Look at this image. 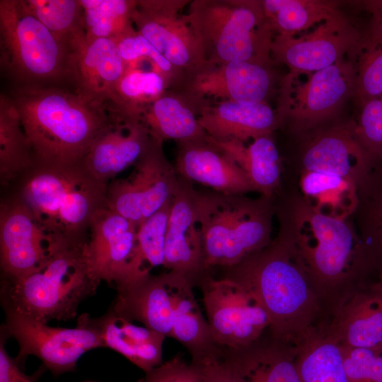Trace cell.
Segmentation results:
<instances>
[{
  "instance_id": "obj_1",
  "label": "cell",
  "mask_w": 382,
  "mask_h": 382,
  "mask_svg": "<svg viewBox=\"0 0 382 382\" xmlns=\"http://www.w3.org/2000/svg\"><path fill=\"white\" fill-rule=\"evenodd\" d=\"M274 201L277 236L296 254L327 316L345 293L376 278L351 219L318 212L298 190L281 194Z\"/></svg>"
},
{
  "instance_id": "obj_2",
  "label": "cell",
  "mask_w": 382,
  "mask_h": 382,
  "mask_svg": "<svg viewBox=\"0 0 382 382\" xmlns=\"http://www.w3.org/2000/svg\"><path fill=\"white\" fill-rule=\"evenodd\" d=\"M8 96L37 164L81 163L115 110L54 85L16 86Z\"/></svg>"
},
{
  "instance_id": "obj_3",
  "label": "cell",
  "mask_w": 382,
  "mask_h": 382,
  "mask_svg": "<svg viewBox=\"0 0 382 382\" xmlns=\"http://www.w3.org/2000/svg\"><path fill=\"white\" fill-rule=\"evenodd\" d=\"M224 278L250 291L270 318V334L294 343L327 318L322 299L291 248L277 236L263 249L226 268Z\"/></svg>"
},
{
  "instance_id": "obj_4",
  "label": "cell",
  "mask_w": 382,
  "mask_h": 382,
  "mask_svg": "<svg viewBox=\"0 0 382 382\" xmlns=\"http://www.w3.org/2000/svg\"><path fill=\"white\" fill-rule=\"evenodd\" d=\"M50 235L44 265L21 280H4L1 289L4 308L44 323L74 318L82 301L93 296L99 285L87 267L84 255L86 239Z\"/></svg>"
},
{
  "instance_id": "obj_5",
  "label": "cell",
  "mask_w": 382,
  "mask_h": 382,
  "mask_svg": "<svg viewBox=\"0 0 382 382\" xmlns=\"http://www.w3.org/2000/svg\"><path fill=\"white\" fill-rule=\"evenodd\" d=\"M21 177L18 196L50 234L83 240L95 214L107 207L108 183L93 177L82 162L35 163Z\"/></svg>"
},
{
  "instance_id": "obj_6",
  "label": "cell",
  "mask_w": 382,
  "mask_h": 382,
  "mask_svg": "<svg viewBox=\"0 0 382 382\" xmlns=\"http://www.w3.org/2000/svg\"><path fill=\"white\" fill-rule=\"evenodd\" d=\"M274 199L196 190L195 209L207 270L233 267L272 242Z\"/></svg>"
},
{
  "instance_id": "obj_7",
  "label": "cell",
  "mask_w": 382,
  "mask_h": 382,
  "mask_svg": "<svg viewBox=\"0 0 382 382\" xmlns=\"http://www.w3.org/2000/svg\"><path fill=\"white\" fill-rule=\"evenodd\" d=\"M183 16L198 40L206 64H273L274 34L262 1L194 0Z\"/></svg>"
},
{
  "instance_id": "obj_8",
  "label": "cell",
  "mask_w": 382,
  "mask_h": 382,
  "mask_svg": "<svg viewBox=\"0 0 382 382\" xmlns=\"http://www.w3.org/2000/svg\"><path fill=\"white\" fill-rule=\"evenodd\" d=\"M0 62L16 86L54 85L67 78L64 45L20 0L0 1Z\"/></svg>"
},
{
  "instance_id": "obj_9",
  "label": "cell",
  "mask_w": 382,
  "mask_h": 382,
  "mask_svg": "<svg viewBox=\"0 0 382 382\" xmlns=\"http://www.w3.org/2000/svg\"><path fill=\"white\" fill-rule=\"evenodd\" d=\"M358 50L319 71H289L279 92L281 125L286 122L292 132L305 134L333 119L354 97Z\"/></svg>"
},
{
  "instance_id": "obj_10",
  "label": "cell",
  "mask_w": 382,
  "mask_h": 382,
  "mask_svg": "<svg viewBox=\"0 0 382 382\" xmlns=\"http://www.w3.org/2000/svg\"><path fill=\"white\" fill-rule=\"evenodd\" d=\"M3 325L14 338L19 350L16 361L20 364L28 356L40 359L54 375L74 370L79 359L86 352L104 347L98 318L81 315L74 328L52 327L16 311L4 308Z\"/></svg>"
},
{
  "instance_id": "obj_11",
  "label": "cell",
  "mask_w": 382,
  "mask_h": 382,
  "mask_svg": "<svg viewBox=\"0 0 382 382\" xmlns=\"http://www.w3.org/2000/svg\"><path fill=\"white\" fill-rule=\"evenodd\" d=\"M163 142L151 136L131 174L108 185L107 207L137 228L172 200L178 192L179 175L165 156Z\"/></svg>"
},
{
  "instance_id": "obj_12",
  "label": "cell",
  "mask_w": 382,
  "mask_h": 382,
  "mask_svg": "<svg viewBox=\"0 0 382 382\" xmlns=\"http://www.w3.org/2000/svg\"><path fill=\"white\" fill-rule=\"evenodd\" d=\"M201 284L207 323L217 346L243 348L268 330V315L257 297L245 286L224 277H205Z\"/></svg>"
},
{
  "instance_id": "obj_13",
  "label": "cell",
  "mask_w": 382,
  "mask_h": 382,
  "mask_svg": "<svg viewBox=\"0 0 382 382\" xmlns=\"http://www.w3.org/2000/svg\"><path fill=\"white\" fill-rule=\"evenodd\" d=\"M368 26L361 30L341 11L311 30L294 35H274L272 60L286 65L291 71L313 72L325 69L357 51Z\"/></svg>"
},
{
  "instance_id": "obj_14",
  "label": "cell",
  "mask_w": 382,
  "mask_h": 382,
  "mask_svg": "<svg viewBox=\"0 0 382 382\" xmlns=\"http://www.w3.org/2000/svg\"><path fill=\"white\" fill-rule=\"evenodd\" d=\"M84 244L88 272L100 284L116 288L141 278L137 257V226L107 207L91 219Z\"/></svg>"
},
{
  "instance_id": "obj_15",
  "label": "cell",
  "mask_w": 382,
  "mask_h": 382,
  "mask_svg": "<svg viewBox=\"0 0 382 382\" xmlns=\"http://www.w3.org/2000/svg\"><path fill=\"white\" fill-rule=\"evenodd\" d=\"M185 0H137L131 18L134 28L185 74L204 64L198 40L185 21Z\"/></svg>"
},
{
  "instance_id": "obj_16",
  "label": "cell",
  "mask_w": 382,
  "mask_h": 382,
  "mask_svg": "<svg viewBox=\"0 0 382 382\" xmlns=\"http://www.w3.org/2000/svg\"><path fill=\"white\" fill-rule=\"evenodd\" d=\"M270 66L249 62L204 64L185 74L181 86L175 90L198 103L207 98L249 104L267 103L274 84Z\"/></svg>"
},
{
  "instance_id": "obj_17",
  "label": "cell",
  "mask_w": 382,
  "mask_h": 382,
  "mask_svg": "<svg viewBox=\"0 0 382 382\" xmlns=\"http://www.w3.org/2000/svg\"><path fill=\"white\" fill-rule=\"evenodd\" d=\"M50 239L19 196L2 202L0 261L4 280L18 281L38 271L47 260Z\"/></svg>"
},
{
  "instance_id": "obj_18",
  "label": "cell",
  "mask_w": 382,
  "mask_h": 382,
  "mask_svg": "<svg viewBox=\"0 0 382 382\" xmlns=\"http://www.w3.org/2000/svg\"><path fill=\"white\" fill-rule=\"evenodd\" d=\"M64 46L67 78L74 89L108 108H115V88L127 68L115 41L90 40L83 33Z\"/></svg>"
},
{
  "instance_id": "obj_19",
  "label": "cell",
  "mask_w": 382,
  "mask_h": 382,
  "mask_svg": "<svg viewBox=\"0 0 382 382\" xmlns=\"http://www.w3.org/2000/svg\"><path fill=\"white\" fill-rule=\"evenodd\" d=\"M325 326L342 346L382 350V281L374 278L345 293Z\"/></svg>"
},
{
  "instance_id": "obj_20",
  "label": "cell",
  "mask_w": 382,
  "mask_h": 382,
  "mask_svg": "<svg viewBox=\"0 0 382 382\" xmlns=\"http://www.w3.org/2000/svg\"><path fill=\"white\" fill-rule=\"evenodd\" d=\"M310 132L301 151V172L336 175L358 185L375 163L357 139L354 120Z\"/></svg>"
},
{
  "instance_id": "obj_21",
  "label": "cell",
  "mask_w": 382,
  "mask_h": 382,
  "mask_svg": "<svg viewBox=\"0 0 382 382\" xmlns=\"http://www.w3.org/2000/svg\"><path fill=\"white\" fill-rule=\"evenodd\" d=\"M196 190L179 176V185L169 214L163 267L192 282L204 271L202 237L195 209Z\"/></svg>"
},
{
  "instance_id": "obj_22",
  "label": "cell",
  "mask_w": 382,
  "mask_h": 382,
  "mask_svg": "<svg viewBox=\"0 0 382 382\" xmlns=\"http://www.w3.org/2000/svg\"><path fill=\"white\" fill-rule=\"evenodd\" d=\"M151 135L142 120L113 112L109 126L90 146L82 161L86 169L103 183L139 160L147 149Z\"/></svg>"
},
{
  "instance_id": "obj_23",
  "label": "cell",
  "mask_w": 382,
  "mask_h": 382,
  "mask_svg": "<svg viewBox=\"0 0 382 382\" xmlns=\"http://www.w3.org/2000/svg\"><path fill=\"white\" fill-rule=\"evenodd\" d=\"M178 143V175L214 191L235 195L255 192L246 173L225 152L206 140Z\"/></svg>"
},
{
  "instance_id": "obj_24",
  "label": "cell",
  "mask_w": 382,
  "mask_h": 382,
  "mask_svg": "<svg viewBox=\"0 0 382 382\" xmlns=\"http://www.w3.org/2000/svg\"><path fill=\"white\" fill-rule=\"evenodd\" d=\"M197 116L209 137L216 142L245 143L250 139L272 135L281 125L277 110L267 103L206 101L199 108Z\"/></svg>"
},
{
  "instance_id": "obj_25",
  "label": "cell",
  "mask_w": 382,
  "mask_h": 382,
  "mask_svg": "<svg viewBox=\"0 0 382 382\" xmlns=\"http://www.w3.org/2000/svg\"><path fill=\"white\" fill-rule=\"evenodd\" d=\"M116 290L111 306L116 313L171 337L173 305L170 271L158 275L149 274Z\"/></svg>"
},
{
  "instance_id": "obj_26",
  "label": "cell",
  "mask_w": 382,
  "mask_h": 382,
  "mask_svg": "<svg viewBox=\"0 0 382 382\" xmlns=\"http://www.w3.org/2000/svg\"><path fill=\"white\" fill-rule=\"evenodd\" d=\"M221 352L242 382H301L294 344L275 339L268 330L245 347Z\"/></svg>"
},
{
  "instance_id": "obj_27",
  "label": "cell",
  "mask_w": 382,
  "mask_h": 382,
  "mask_svg": "<svg viewBox=\"0 0 382 382\" xmlns=\"http://www.w3.org/2000/svg\"><path fill=\"white\" fill-rule=\"evenodd\" d=\"M199 106L187 94L170 89L145 108L141 119L151 135L162 141L206 140L209 136L199 122Z\"/></svg>"
},
{
  "instance_id": "obj_28",
  "label": "cell",
  "mask_w": 382,
  "mask_h": 382,
  "mask_svg": "<svg viewBox=\"0 0 382 382\" xmlns=\"http://www.w3.org/2000/svg\"><path fill=\"white\" fill-rule=\"evenodd\" d=\"M104 343L146 373L163 361L164 335L146 326H138L111 308L98 318Z\"/></svg>"
},
{
  "instance_id": "obj_29",
  "label": "cell",
  "mask_w": 382,
  "mask_h": 382,
  "mask_svg": "<svg viewBox=\"0 0 382 382\" xmlns=\"http://www.w3.org/2000/svg\"><path fill=\"white\" fill-rule=\"evenodd\" d=\"M351 216L375 277L382 281V163L375 162L357 185Z\"/></svg>"
},
{
  "instance_id": "obj_30",
  "label": "cell",
  "mask_w": 382,
  "mask_h": 382,
  "mask_svg": "<svg viewBox=\"0 0 382 382\" xmlns=\"http://www.w3.org/2000/svg\"><path fill=\"white\" fill-rule=\"evenodd\" d=\"M294 345L301 382H347L342 346L329 334L325 320L302 335Z\"/></svg>"
},
{
  "instance_id": "obj_31",
  "label": "cell",
  "mask_w": 382,
  "mask_h": 382,
  "mask_svg": "<svg viewBox=\"0 0 382 382\" xmlns=\"http://www.w3.org/2000/svg\"><path fill=\"white\" fill-rule=\"evenodd\" d=\"M170 272L173 305L171 337L187 348L192 359L216 352L219 347L214 342L207 320L195 298L192 282L185 275Z\"/></svg>"
},
{
  "instance_id": "obj_32",
  "label": "cell",
  "mask_w": 382,
  "mask_h": 382,
  "mask_svg": "<svg viewBox=\"0 0 382 382\" xmlns=\"http://www.w3.org/2000/svg\"><path fill=\"white\" fill-rule=\"evenodd\" d=\"M209 140L228 155L246 173L255 192L274 198L280 187L281 163L272 135L263 136L248 145L241 141Z\"/></svg>"
},
{
  "instance_id": "obj_33",
  "label": "cell",
  "mask_w": 382,
  "mask_h": 382,
  "mask_svg": "<svg viewBox=\"0 0 382 382\" xmlns=\"http://www.w3.org/2000/svg\"><path fill=\"white\" fill-rule=\"evenodd\" d=\"M299 192L318 212L335 219H350L357 204V184L332 174L301 172Z\"/></svg>"
},
{
  "instance_id": "obj_34",
  "label": "cell",
  "mask_w": 382,
  "mask_h": 382,
  "mask_svg": "<svg viewBox=\"0 0 382 382\" xmlns=\"http://www.w3.org/2000/svg\"><path fill=\"white\" fill-rule=\"evenodd\" d=\"M262 4L274 35L304 33L341 12L335 1L262 0Z\"/></svg>"
},
{
  "instance_id": "obj_35",
  "label": "cell",
  "mask_w": 382,
  "mask_h": 382,
  "mask_svg": "<svg viewBox=\"0 0 382 382\" xmlns=\"http://www.w3.org/2000/svg\"><path fill=\"white\" fill-rule=\"evenodd\" d=\"M35 164L19 115L8 95L0 96V175L6 184Z\"/></svg>"
},
{
  "instance_id": "obj_36",
  "label": "cell",
  "mask_w": 382,
  "mask_h": 382,
  "mask_svg": "<svg viewBox=\"0 0 382 382\" xmlns=\"http://www.w3.org/2000/svg\"><path fill=\"white\" fill-rule=\"evenodd\" d=\"M169 90V85L158 72L127 66L115 92V107L125 117L142 120L145 108Z\"/></svg>"
},
{
  "instance_id": "obj_37",
  "label": "cell",
  "mask_w": 382,
  "mask_h": 382,
  "mask_svg": "<svg viewBox=\"0 0 382 382\" xmlns=\"http://www.w3.org/2000/svg\"><path fill=\"white\" fill-rule=\"evenodd\" d=\"M86 37L116 40L134 29L131 16L135 0H79Z\"/></svg>"
},
{
  "instance_id": "obj_38",
  "label": "cell",
  "mask_w": 382,
  "mask_h": 382,
  "mask_svg": "<svg viewBox=\"0 0 382 382\" xmlns=\"http://www.w3.org/2000/svg\"><path fill=\"white\" fill-rule=\"evenodd\" d=\"M382 95V27L371 18L356 59L354 98L359 105Z\"/></svg>"
},
{
  "instance_id": "obj_39",
  "label": "cell",
  "mask_w": 382,
  "mask_h": 382,
  "mask_svg": "<svg viewBox=\"0 0 382 382\" xmlns=\"http://www.w3.org/2000/svg\"><path fill=\"white\" fill-rule=\"evenodd\" d=\"M24 8L64 45L85 33L79 0H20Z\"/></svg>"
},
{
  "instance_id": "obj_40",
  "label": "cell",
  "mask_w": 382,
  "mask_h": 382,
  "mask_svg": "<svg viewBox=\"0 0 382 382\" xmlns=\"http://www.w3.org/2000/svg\"><path fill=\"white\" fill-rule=\"evenodd\" d=\"M173 200L137 228V265L142 277L151 274L153 268L163 266L167 226Z\"/></svg>"
},
{
  "instance_id": "obj_41",
  "label": "cell",
  "mask_w": 382,
  "mask_h": 382,
  "mask_svg": "<svg viewBox=\"0 0 382 382\" xmlns=\"http://www.w3.org/2000/svg\"><path fill=\"white\" fill-rule=\"evenodd\" d=\"M120 55L127 66L147 61L153 70L166 79L170 89L179 88L185 74L168 61L154 46L134 28L115 40Z\"/></svg>"
},
{
  "instance_id": "obj_42",
  "label": "cell",
  "mask_w": 382,
  "mask_h": 382,
  "mask_svg": "<svg viewBox=\"0 0 382 382\" xmlns=\"http://www.w3.org/2000/svg\"><path fill=\"white\" fill-rule=\"evenodd\" d=\"M354 128L357 139L375 162L382 163V95L361 104Z\"/></svg>"
},
{
  "instance_id": "obj_43",
  "label": "cell",
  "mask_w": 382,
  "mask_h": 382,
  "mask_svg": "<svg viewBox=\"0 0 382 382\" xmlns=\"http://www.w3.org/2000/svg\"><path fill=\"white\" fill-rule=\"evenodd\" d=\"M342 349L347 382H382V350L346 346Z\"/></svg>"
},
{
  "instance_id": "obj_44",
  "label": "cell",
  "mask_w": 382,
  "mask_h": 382,
  "mask_svg": "<svg viewBox=\"0 0 382 382\" xmlns=\"http://www.w3.org/2000/svg\"><path fill=\"white\" fill-rule=\"evenodd\" d=\"M138 382H200L196 367L177 356L145 373Z\"/></svg>"
},
{
  "instance_id": "obj_45",
  "label": "cell",
  "mask_w": 382,
  "mask_h": 382,
  "mask_svg": "<svg viewBox=\"0 0 382 382\" xmlns=\"http://www.w3.org/2000/svg\"><path fill=\"white\" fill-rule=\"evenodd\" d=\"M191 363L196 367L200 382H242L222 354L221 349Z\"/></svg>"
},
{
  "instance_id": "obj_46",
  "label": "cell",
  "mask_w": 382,
  "mask_h": 382,
  "mask_svg": "<svg viewBox=\"0 0 382 382\" xmlns=\"http://www.w3.org/2000/svg\"><path fill=\"white\" fill-rule=\"evenodd\" d=\"M8 335L4 326L1 328L0 338V382H37V371L33 376H28L20 368V364L13 359L5 348Z\"/></svg>"
},
{
  "instance_id": "obj_47",
  "label": "cell",
  "mask_w": 382,
  "mask_h": 382,
  "mask_svg": "<svg viewBox=\"0 0 382 382\" xmlns=\"http://www.w3.org/2000/svg\"><path fill=\"white\" fill-rule=\"evenodd\" d=\"M363 4L371 18L382 27V0L365 1Z\"/></svg>"
}]
</instances>
